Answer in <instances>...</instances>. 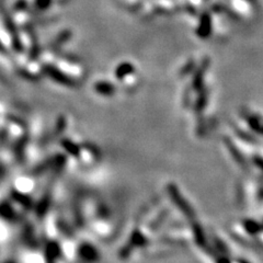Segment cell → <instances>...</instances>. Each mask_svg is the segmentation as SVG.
<instances>
[{"label":"cell","instance_id":"cell-1","mask_svg":"<svg viewBox=\"0 0 263 263\" xmlns=\"http://www.w3.org/2000/svg\"><path fill=\"white\" fill-rule=\"evenodd\" d=\"M78 258L84 263H97L99 261V251L93 244L89 242H83L78 247Z\"/></svg>","mask_w":263,"mask_h":263},{"label":"cell","instance_id":"cell-2","mask_svg":"<svg viewBox=\"0 0 263 263\" xmlns=\"http://www.w3.org/2000/svg\"><path fill=\"white\" fill-rule=\"evenodd\" d=\"M65 162H66V159H65L64 156L57 155L55 157H52L51 159H47V160L43 161L42 164H40L38 167H35L34 169L32 170V172H31V175H32L33 176H35V175H42L43 172L48 171L51 169H57V168H63V166L65 165Z\"/></svg>","mask_w":263,"mask_h":263},{"label":"cell","instance_id":"cell-3","mask_svg":"<svg viewBox=\"0 0 263 263\" xmlns=\"http://www.w3.org/2000/svg\"><path fill=\"white\" fill-rule=\"evenodd\" d=\"M62 249L56 241H51L46 244L45 248V256H46L47 263H56L58 258H61Z\"/></svg>","mask_w":263,"mask_h":263},{"label":"cell","instance_id":"cell-4","mask_svg":"<svg viewBox=\"0 0 263 263\" xmlns=\"http://www.w3.org/2000/svg\"><path fill=\"white\" fill-rule=\"evenodd\" d=\"M45 71H46V74L48 76H51L54 80H56L57 83L63 84V85H67V86L72 85L71 80L68 78L66 74L62 72V70H60V69H56V68H53V67H46V70Z\"/></svg>","mask_w":263,"mask_h":263},{"label":"cell","instance_id":"cell-5","mask_svg":"<svg viewBox=\"0 0 263 263\" xmlns=\"http://www.w3.org/2000/svg\"><path fill=\"white\" fill-rule=\"evenodd\" d=\"M0 217L4 220L15 221L18 219V215L15 210L11 207L10 204H8L7 202H2L0 203Z\"/></svg>","mask_w":263,"mask_h":263},{"label":"cell","instance_id":"cell-6","mask_svg":"<svg viewBox=\"0 0 263 263\" xmlns=\"http://www.w3.org/2000/svg\"><path fill=\"white\" fill-rule=\"evenodd\" d=\"M12 198L17 201V203H19L20 205H22L25 208H30L32 206V199L30 198V197L25 196V194H22L21 192L13 191L12 192Z\"/></svg>","mask_w":263,"mask_h":263},{"label":"cell","instance_id":"cell-7","mask_svg":"<svg viewBox=\"0 0 263 263\" xmlns=\"http://www.w3.org/2000/svg\"><path fill=\"white\" fill-rule=\"evenodd\" d=\"M62 145L64 146V148L66 149L67 153H69L71 156H74V157H78L79 156L80 149L75 143H72V142H70V140H68V139H64V142H62Z\"/></svg>","mask_w":263,"mask_h":263},{"label":"cell","instance_id":"cell-8","mask_svg":"<svg viewBox=\"0 0 263 263\" xmlns=\"http://www.w3.org/2000/svg\"><path fill=\"white\" fill-rule=\"evenodd\" d=\"M96 90H97L98 92H100V93L109 94V93H110L112 91V87L109 84H107V83H101V84L96 85Z\"/></svg>","mask_w":263,"mask_h":263},{"label":"cell","instance_id":"cell-9","mask_svg":"<svg viewBox=\"0 0 263 263\" xmlns=\"http://www.w3.org/2000/svg\"><path fill=\"white\" fill-rule=\"evenodd\" d=\"M52 0H36V6L40 9H45L49 3H51Z\"/></svg>","mask_w":263,"mask_h":263},{"label":"cell","instance_id":"cell-10","mask_svg":"<svg viewBox=\"0 0 263 263\" xmlns=\"http://www.w3.org/2000/svg\"><path fill=\"white\" fill-rule=\"evenodd\" d=\"M4 263H15V262H11V261H7V262H4Z\"/></svg>","mask_w":263,"mask_h":263}]
</instances>
